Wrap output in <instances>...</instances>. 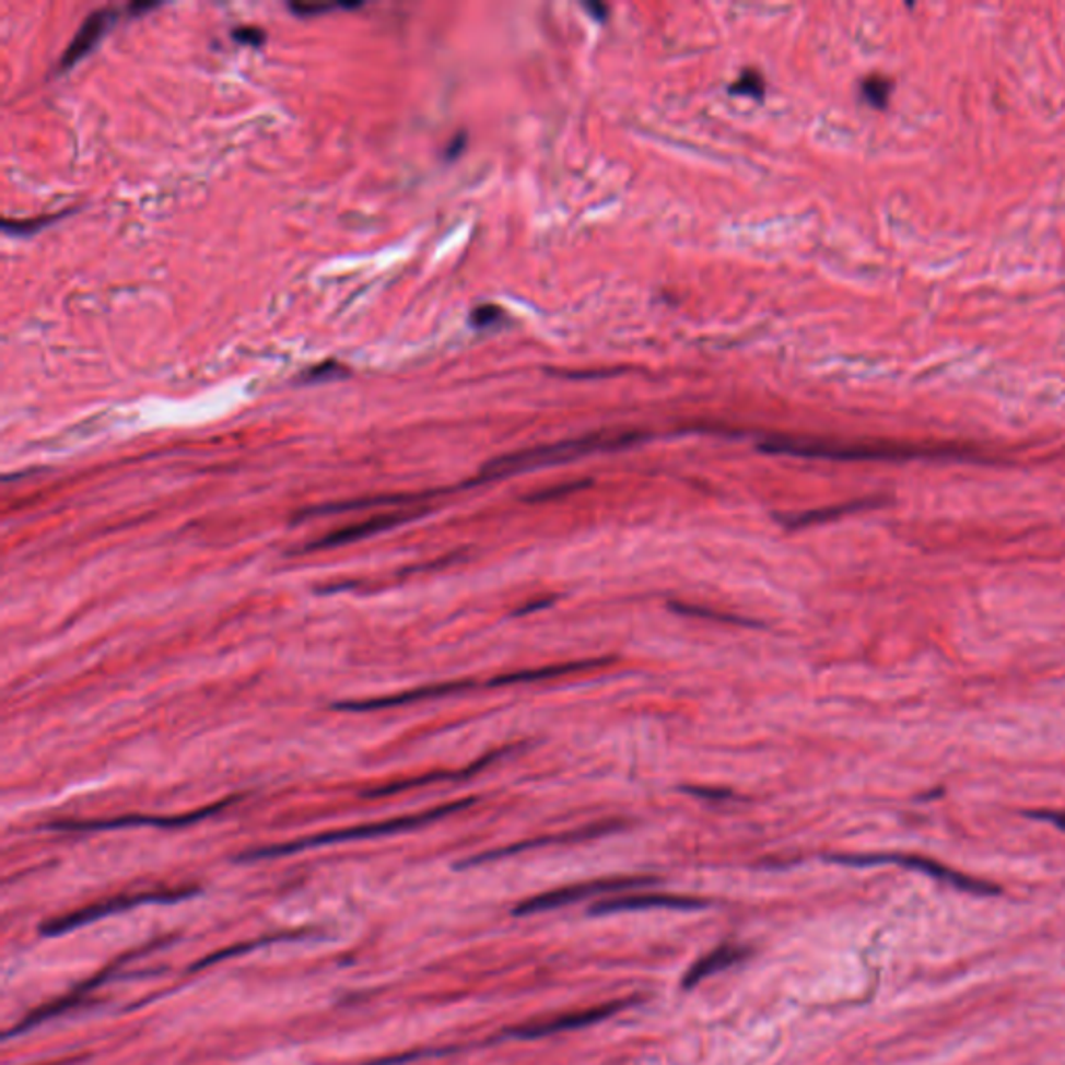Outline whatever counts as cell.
Wrapping results in <instances>:
<instances>
[{
	"label": "cell",
	"mask_w": 1065,
	"mask_h": 1065,
	"mask_svg": "<svg viewBox=\"0 0 1065 1065\" xmlns=\"http://www.w3.org/2000/svg\"><path fill=\"white\" fill-rule=\"evenodd\" d=\"M237 43L250 44V46H260L265 43V32L258 30V27H237L232 32Z\"/></svg>",
	"instance_id": "cell-25"
},
{
	"label": "cell",
	"mask_w": 1065,
	"mask_h": 1065,
	"mask_svg": "<svg viewBox=\"0 0 1065 1065\" xmlns=\"http://www.w3.org/2000/svg\"><path fill=\"white\" fill-rule=\"evenodd\" d=\"M668 608L675 610V612H679V615H687V617L712 618V620H718V622H733V624H739V627H760L756 620L733 617V615H718V612L705 610L702 606H687V604H681V601H670Z\"/></svg>",
	"instance_id": "cell-20"
},
{
	"label": "cell",
	"mask_w": 1065,
	"mask_h": 1065,
	"mask_svg": "<svg viewBox=\"0 0 1065 1065\" xmlns=\"http://www.w3.org/2000/svg\"><path fill=\"white\" fill-rule=\"evenodd\" d=\"M831 859L832 862H839V864H847V866L897 864V866H905V868H914V870H920V873L931 874V876H935L938 880H945V882L953 885L956 889L968 891V893H976V896H997V893H1002L999 887H995V885H991L986 880L970 878L965 874L956 873L951 868H945L938 862L926 859V857H917V855H832Z\"/></svg>",
	"instance_id": "cell-6"
},
{
	"label": "cell",
	"mask_w": 1065,
	"mask_h": 1065,
	"mask_svg": "<svg viewBox=\"0 0 1065 1065\" xmlns=\"http://www.w3.org/2000/svg\"><path fill=\"white\" fill-rule=\"evenodd\" d=\"M620 829V824H612V822H604V824H592L587 829H581V831L564 832V834H554V836H546V839H535V841H529V843H516V845H511V847H502V850H495V852L481 853L477 857H470L467 862L460 864V868H467V866H477V864H483V862H491V859H500V857H508V855H514V853L527 852V850H532V847H543V845H554V843H573V841H587V839H596V836H601L606 832H612Z\"/></svg>",
	"instance_id": "cell-12"
},
{
	"label": "cell",
	"mask_w": 1065,
	"mask_h": 1065,
	"mask_svg": "<svg viewBox=\"0 0 1065 1065\" xmlns=\"http://www.w3.org/2000/svg\"><path fill=\"white\" fill-rule=\"evenodd\" d=\"M475 687H477V682L475 681L437 682V684H429V687H421V689H410V691H405L400 695L377 698V700L338 702L333 703L331 707L336 712H373V710H384V707H398V705H408V703L437 700V698H446V695H454V693H465V691H470Z\"/></svg>",
	"instance_id": "cell-8"
},
{
	"label": "cell",
	"mask_w": 1065,
	"mask_h": 1065,
	"mask_svg": "<svg viewBox=\"0 0 1065 1065\" xmlns=\"http://www.w3.org/2000/svg\"><path fill=\"white\" fill-rule=\"evenodd\" d=\"M746 958V947H739V945H723V947H718L716 951L707 953L705 958L700 959V961H695V963L689 968V972H687V974H684V979H682V986H684V988H691V986L700 984L703 979L714 976L716 972H723V970H726V968H730V965H735V963H739V961H744Z\"/></svg>",
	"instance_id": "cell-16"
},
{
	"label": "cell",
	"mask_w": 1065,
	"mask_h": 1065,
	"mask_svg": "<svg viewBox=\"0 0 1065 1065\" xmlns=\"http://www.w3.org/2000/svg\"><path fill=\"white\" fill-rule=\"evenodd\" d=\"M154 7H156V4H152V2H144V4H131V7H129V11H131V13H140V11H150V9H154Z\"/></svg>",
	"instance_id": "cell-27"
},
{
	"label": "cell",
	"mask_w": 1065,
	"mask_h": 1065,
	"mask_svg": "<svg viewBox=\"0 0 1065 1065\" xmlns=\"http://www.w3.org/2000/svg\"><path fill=\"white\" fill-rule=\"evenodd\" d=\"M876 504H878L876 500H859V502H850V504L831 506V508H822V511L804 512V514L787 516V518L781 516V523L787 529H804V527H811V525H820V523H827V520H834V518H839L843 514H850V512L870 508V506H876Z\"/></svg>",
	"instance_id": "cell-17"
},
{
	"label": "cell",
	"mask_w": 1065,
	"mask_h": 1065,
	"mask_svg": "<svg viewBox=\"0 0 1065 1065\" xmlns=\"http://www.w3.org/2000/svg\"><path fill=\"white\" fill-rule=\"evenodd\" d=\"M612 662H615V658L601 656V658H589V660L552 664V666H543V668H532V670H520V672H511V675H500V677L491 679L488 682V687H508V684H518V682H535L543 681V679H555V677H566V675H575V672H587V670L604 668V666H608Z\"/></svg>",
	"instance_id": "cell-13"
},
{
	"label": "cell",
	"mask_w": 1065,
	"mask_h": 1065,
	"mask_svg": "<svg viewBox=\"0 0 1065 1065\" xmlns=\"http://www.w3.org/2000/svg\"><path fill=\"white\" fill-rule=\"evenodd\" d=\"M762 452L768 454H793L804 458H829V460H901L910 458L917 452L910 448H893V446H847V444H831V442H808V440H791V437H772L760 444Z\"/></svg>",
	"instance_id": "cell-3"
},
{
	"label": "cell",
	"mask_w": 1065,
	"mask_h": 1065,
	"mask_svg": "<svg viewBox=\"0 0 1065 1065\" xmlns=\"http://www.w3.org/2000/svg\"><path fill=\"white\" fill-rule=\"evenodd\" d=\"M194 896H198V889H177V891H156V893L115 897V899H108L105 903L90 905V908L80 910V912H73L69 916H61L52 920V922H46V924H43L40 933L46 935V937H57V935H63L67 931H73V928H80L84 924H90V922H94L98 917L110 916L115 912H126L129 908H136V905H142V903H175V901H182V899H188V897Z\"/></svg>",
	"instance_id": "cell-7"
},
{
	"label": "cell",
	"mask_w": 1065,
	"mask_h": 1065,
	"mask_svg": "<svg viewBox=\"0 0 1065 1065\" xmlns=\"http://www.w3.org/2000/svg\"><path fill=\"white\" fill-rule=\"evenodd\" d=\"M502 317H504V311L500 306H495V304H481V306H477L470 313V323L475 327L483 329V327H490L493 323H498Z\"/></svg>",
	"instance_id": "cell-24"
},
{
	"label": "cell",
	"mask_w": 1065,
	"mask_h": 1065,
	"mask_svg": "<svg viewBox=\"0 0 1065 1065\" xmlns=\"http://www.w3.org/2000/svg\"><path fill=\"white\" fill-rule=\"evenodd\" d=\"M237 801V797L223 799L219 804H213L202 810L190 811L184 816H121V818H108V820H63V822H50L46 829L52 831L71 832H92V831H113V829H128V827H156V829H177V827H190L196 822H202L211 818L214 814L225 810Z\"/></svg>",
	"instance_id": "cell-5"
},
{
	"label": "cell",
	"mask_w": 1065,
	"mask_h": 1065,
	"mask_svg": "<svg viewBox=\"0 0 1065 1065\" xmlns=\"http://www.w3.org/2000/svg\"><path fill=\"white\" fill-rule=\"evenodd\" d=\"M1030 818H1037V820H1044V822H1051L1060 829L1065 831V811H1030L1028 814Z\"/></svg>",
	"instance_id": "cell-26"
},
{
	"label": "cell",
	"mask_w": 1065,
	"mask_h": 1065,
	"mask_svg": "<svg viewBox=\"0 0 1065 1065\" xmlns=\"http://www.w3.org/2000/svg\"><path fill=\"white\" fill-rule=\"evenodd\" d=\"M635 440H640L637 433H620V435L608 433V435H592V437H583V440L562 442L555 446L516 452V454L502 456V458L490 463L485 469L481 470V475L477 479L467 483V488L488 483V481L500 479V477H511L518 470L535 469V467H546V465L573 460V458H578V456L589 454V452H597V449L622 448V446L633 444Z\"/></svg>",
	"instance_id": "cell-2"
},
{
	"label": "cell",
	"mask_w": 1065,
	"mask_h": 1065,
	"mask_svg": "<svg viewBox=\"0 0 1065 1065\" xmlns=\"http://www.w3.org/2000/svg\"><path fill=\"white\" fill-rule=\"evenodd\" d=\"M506 751H511V747H504L500 751H493L490 756H485L483 760L470 764L469 768L465 770H458V772H433V774H425V776H419V779H408V781H402V783H391L387 787L375 788V791H368L364 793V797H384V795H394V793H402V791H408L412 787H423V785H433V783H440V781H454V779H465V776H472L475 772L483 770V768L490 766L491 762H495L500 756H504Z\"/></svg>",
	"instance_id": "cell-15"
},
{
	"label": "cell",
	"mask_w": 1065,
	"mask_h": 1065,
	"mask_svg": "<svg viewBox=\"0 0 1065 1065\" xmlns=\"http://www.w3.org/2000/svg\"><path fill=\"white\" fill-rule=\"evenodd\" d=\"M348 371L341 366L340 363H323L319 366H313L311 371H306L300 382L304 384H315V382H320V379H336V377H341L346 375Z\"/></svg>",
	"instance_id": "cell-23"
},
{
	"label": "cell",
	"mask_w": 1065,
	"mask_h": 1065,
	"mask_svg": "<svg viewBox=\"0 0 1065 1065\" xmlns=\"http://www.w3.org/2000/svg\"><path fill=\"white\" fill-rule=\"evenodd\" d=\"M707 901L700 897L668 896V893H643V896H618L610 899H599L589 908L594 916L617 914V912H633V910H649V908H675V910H700Z\"/></svg>",
	"instance_id": "cell-9"
},
{
	"label": "cell",
	"mask_w": 1065,
	"mask_h": 1065,
	"mask_svg": "<svg viewBox=\"0 0 1065 1065\" xmlns=\"http://www.w3.org/2000/svg\"><path fill=\"white\" fill-rule=\"evenodd\" d=\"M654 882H656L654 876H615V878H599V880H589V882H578V885L555 889L550 893L531 897V899L523 901L520 905L514 908V916H531V914H539V912L571 905V903L589 899V897L618 893V891H627V889L647 887Z\"/></svg>",
	"instance_id": "cell-4"
},
{
	"label": "cell",
	"mask_w": 1065,
	"mask_h": 1065,
	"mask_svg": "<svg viewBox=\"0 0 1065 1065\" xmlns=\"http://www.w3.org/2000/svg\"><path fill=\"white\" fill-rule=\"evenodd\" d=\"M764 92H766V82L758 69H746L730 85V94H741L756 101H762Z\"/></svg>",
	"instance_id": "cell-19"
},
{
	"label": "cell",
	"mask_w": 1065,
	"mask_h": 1065,
	"mask_svg": "<svg viewBox=\"0 0 1065 1065\" xmlns=\"http://www.w3.org/2000/svg\"><path fill=\"white\" fill-rule=\"evenodd\" d=\"M117 20V13L113 9H103V11H94L87 20H85L84 25L78 30L75 38L71 40V44L67 46L65 50L63 59H61V69H69L73 65L78 63L80 59H84L85 55L101 43V38L105 36L110 23Z\"/></svg>",
	"instance_id": "cell-14"
},
{
	"label": "cell",
	"mask_w": 1065,
	"mask_h": 1065,
	"mask_svg": "<svg viewBox=\"0 0 1065 1065\" xmlns=\"http://www.w3.org/2000/svg\"><path fill=\"white\" fill-rule=\"evenodd\" d=\"M421 512H394V514H382V516H373L364 523H359V525H352V527H346V529H340V531L329 532L325 537H320L319 541H313L308 543L304 550H325V548H338V546H346L350 541H359L363 537H368V535H375V532L385 531V529H391V527H398L402 525L406 520H412V518H419Z\"/></svg>",
	"instance_id": "cell-11"
},
{
	"label": "cell",
	"mask_w": 1065,
	"mask_h": 1065,
	"mask_svg": "<svg viewBox=\"0 0 1065 1065\" xmlns=\"http://www.w3.org/2000/svg\"><path fill=\"white\" fill-rule=\"evenodd\" d=\"M624 1005L627 1003H610V1005H601V1007L585 1009V1011L564 1014V1016H558V1018L548 1020V1022L527 1023V1026L512 1028V1030H508V1034L516 1037V1039H539V1037H550V1034H555V1032H569V1030L585 1028L589 1023L606 1020L612 1014L620 1011Z\"/></svg>",
	"instance_id": "cell-10"
},
{
	"label": "cell",
	"mask_w": 1065,
	"mask_h": 1065,
	"mask_svg": "<svg viewBox=\"0 0 1065 1065\" xmlns=\"http://www.w3.org/2000/svg\"><path fill=\"white\" fill-rule=\"evenodd\" d=\"M463 144H465V136H458V138L454 140V144H452V149H449L452 150V152H449V156H456V152H460V149H463Z\"/></svg>",
	"instance_id": "cell-28"
},
{
	"label": "cell",
	"mask_w": 1065,
	"mask_h": 1065,
	"mask_svg": "<svg viewBox=\"0 0 1065 1065\" xmlns=\"http://www.w3.org/2000/svg\"><path fill=\"white\" fill-rule=\"evenodd\" d=\"M893 92V82L885 75H868L864 82H862V94L864 98L876 108L887 107L889 103V96Z\"/></svg>",
	"instance_id": "cell-18"
},
{
	"label": "cell",
	"mask_w": 1065,
	"mask_h": 1065,
	"mask_svg": "<svg viewBox=\"0 0 1065 1065\" xmlns=\"http://www.w3.org/2000/svg\"><path fill=\"white\" fill-rule=\"evenodd\" d=\"M472 804H477V797L458 799V801L444 804V806H437V808H431V810L421 811V814H410V816L391 818V820H384V822L352 827V829H346V831L323 832V834H317V836H306V839H299V841L271 845V847H258V850L242 853L237 857V862L271 859V857H283V855H292V853L315 850V847H323V845H333V843H346V841H359V839H373V836H384V834L412 831V829H421V827H426V824H433V822H437L442 818H448V816L456 814V811L467 810Z\"/></svg>",
	"instance_id": "cell-1"
},
{
	"label": "cell",
	"mask_w": 1065,
	"mask_h": 1065,
	"mask_svg": "<svg viewBox=\"0 0 1065 1065\" xmlns=\"http://www.w3.org/2000/svg\"><path fill=\"white\" fill-rule=\"evenodd\" d=\"M65 213L61 214H44V216H38V219H30V221H11V219H4L2 223V230L7 234L25 235L34 234L38 230H43L44 225L61 219Z\"/></svg>",
	"instance_id": "cell-21"
},
{
	"label": "cell",
	"mask_w": 1065,
	"mask_h": 1065,
	"mask_svg": "<svg viewBox=\"0 0 1065 1065\" xmlns=\"http://www.w3.org/2000/svg\"><path fill=\"white\" fill-rule=\"evenodd\" d=\"M361 2H343V4H313V2H292L290 4V11L296 13L299 17H315V15H320V13H327V11H336V9H359Z\"/></svg>",
	"instance_id": "cell-22"
}]
</instances>
